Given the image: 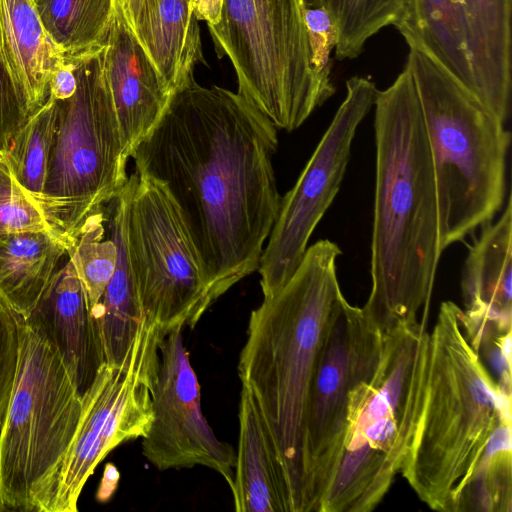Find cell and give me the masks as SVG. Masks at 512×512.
I'll list each match as a JSON object with an SVG mask.
<instances>
[{"label":"cell","instance_id":"cell-1","mask_svg":"<svg viewBox=\"0 0 512 512\" xmlns=\"http://www.w3.org/2000/svg\"><path fill=\"white\" fill-rule=\"evenodd\" d=\"M275 125L246 98L191 76L132 154L180 209L214 302L258 270L277 219Z\"/></svg>","mask_w":512,"mask_h":512},{"label":"cell","instance_id":"cell-23","mask_svg":"<svg viewBox=\"0 0 512 512\" xmlns=\"http://www.w3.org/2000/svg\"><path fill=\"white\" fill-rule=\"evenodd\" d=\"M69 248L50 231L0 235V295L21 318L30 315Z\"/></svg>","mask_w":512,"mask_h":512},{"label":"cell","instance_id":"cell-20","mask_svg":"<svg viewBox=\"0 0 512 512\" xmlns=\"http://www.w3.org/2000/svg\"><path fill=\"white\" fill-rule=\"evenodd\" d=\"M238 445L230 487L237 512H290L285 477L251 394L241 388Z\"/></svg>","mask_w":512,"mask_h":512},{"label":"cell","instance_id":"cell-17","mask_svg":"<svg viewBox=\"0 0 512 512\" xmlns=\"http://www.w3.org/2000/svg\"><path fill=\"white\" fill-rule=\"evenodd\" d=\"M29 316L43 327L82 396L106 359L98 319L70 258L56 270Z\"/></svg>","mask_w":512,"mask_h":512},{"label":"cell","instance_id":"cell-7","mask_svg":"<svg viewBox=\"0 0 512 512\" xmlns=\"http://www.w3.org/2000/svg\"><path fill=\"white\" fill-rule=\"evenodd\" d=\"M81 412L82 396L43 327L21 318L18 366L0 425V503L6 511L52 512Z\"/></svg>","mask_w":512,"mask_h":512},{"label":"cell","instance_id":"cell-25","mask_svg":"<svg viewBox=\"0 0 512 512\" xmlns=\"http://www.w3.org/2000/svg\"><path fill=\"white\" fill-rule=\"evenodd\" d=\"M39 17L66 58L102 50L109 36L115 0H34Z\"/></svg>","mask_w":512,"mask_h":512},{"label":"cell","instance_id":"cell-21","mask_svg":"<svg viewBox=\"0 0 512 512\" xmlns=\"http://www.w3.org/2000/svg\"><path fill=\"white\" fill-rule=\"evenodd\" d=\"M132 180L128 181L108 206L110 237L117 246V264L98 305L93 310L98 319L106 364L122 365L134 348L146 319L139 300L126 245V220Z\"/></svg>","mask_w":512,"mask_h":512},{"label":"cell","instance_id":"cell-22","mask_svg":"<svg viewBox=\"0 0 512 512\" xmlns=\"http://www.w3.org/2000/svg\"><path fill=\"white\" fill-rule=\"evenodd\" d=\"M193 0H143L133 32L172 93L206 63Z\"/></svg>","mask_w":512,"mask_h":512},{"label":"cell","instance_id":"cell-11","mask_svg":"<svg viewBox=\"0 0 512 512\" xmlns=\"http://www.w3.org/2000/svg\"><path fill=\"white\" fill-rule=\"evenodd\" d=\"M163 334L146 320L128 359L105 364L82 395V412L61 468L52 512H76L97 465L118 445L146 436L153 421L152 392Z\"/></svg>","mask_w":512,"mask_h":512},{"label":"cell","instance_id":"cell-33","mask_svg":"<svg viewBox=\"0 0 512 512\" xmlns=\"http://www.w3.org/2000/svg\"><path fill=\"white\" fill-rule=\"evenodd\" d=\"M26 120V113L0 64V152L7 149Z\"/></svg>","mask_w":512,"mask_h":512},{"label":"cell","instance_id":"cell-26","mask_svg":"<svg viewBox=\"0 0 512 512\" xmlns=\"http://www.w3.org/2000/svg\"><path fill=\"white\" fill-rule=\"evenodd\" d=\"M56 125L57 103L49 95L2 152L16 181L37 204L45 189Z\"/></svg>","mask_w":512,"mask_h":512},{"label":"cell","instance_id":"cell-2","mask_svg":"<svg viewBox=\"0 0 512 512\" xmlns=\"http://www.w3.org/2000/svg\"><path fill=\"white\" fill-rule=\"evenodd\" d=\"M376 168L371 291L362 310L385 331L427 320L438 263L439 217L429 141L405 66L374 102Z\"/></svg>","mask_w":512,"mask_h":512},{"label":"cell","instance_id":"cell-18","mask_svg":"<svg viewBox=\"0 0 512 512\" xmlns=\"http://www.w3.org/2000/svg\"><path fill=\"white\" fill-rule=\"evenodd\" d=\"M0 64L30 117L48 99L50 81L65 64L34 0H0Z\"/></svg>","mask_w":512,"mask_h":512},{"label":"cell","instance_id":"cell-27","mask_svg":"<svg viewBox=\"0 0 512 512\" xmlns=\"http://www.w3.org/2000/svg\"><path fill=\"white\" fill-rule=\"evenodd\" d=\"M511 434L509 421H502L492 432L477 467L460 495L457 512H511Z\"/></svg>","mask_w":512,"mask_h":512},{"label":"cell","instance_id":"cell-24","mask_svg":"<svg viewBox=\"0 0 512 512\" xmlns=\"http://www.w3.org/2000/svg\"><path fill=\"white\" fill-rule=\"evenodd\" d=\"M395 27L409 47L425 52L475 95L462 0H407Z\"/></svg>","mask_w":512,"mask_h":512},{"label":"cell","instance_id":"cell-14","mask_svg":"<svg viewBox=\"0 0 512 512\" xmlns=\"http://www.w3.org/2000/svg\"><path fill=\"white\" fill-rule=\"evenodd\" d=\"M182 327L159 344V364L152 392L154 417L142 438V454L158 470L207 467L219 473L229 488L236 451L220 441L206 421L200 386L183 342Z\"/></svg>","mask_w":512,"mask_h":512},{"label":"cell","instance_id":"cell-30","mask_svg":"<svg viewBox=\"0 0 512 512\" xmlns=\"http://www.w3.org/2000/svg\"><path fill=\"white\" fill-rule=\"evenodd\" d=\"M21 231L55 233L42 209L16 181L0 152V235Z\"/></svg>","mask_w":512,"mask_h":512},{"label":"cell","instance_id":"cell-29","mask_svg":"<svg viewBox=\"0 0 512 512\" xmlns=\"http://www.w3.org/2000/svg\"><path fill=\"white\" fill-rule=\"evenodd\" d=\"M104 212L88 218L77 243L68 254L84 286L92 310L98 305L117 264V246L110 237L104 239Z\"/></svg>","mask_w":512,"mask_h":512},{"label":"cell","instance_id":"cell-12","mask_svg":"<svg viewBox=\"0 0 512 512\" xmlns=\"http://www.w3.org/2000/svg\"><path fill=\"white\" fill-rule=\"evenodd\" d=\"M378 89L364 77L346 82V95L295 185L281 200L258 272L263 296L280 289L300 264L317 224L336 197L356 131Z\"/></svg>","mask_w":512,"mask_h":512},{"label":"cell","instance_id":"cell-34","mask_svg":"<svg viewBox=\"0 0 512 512\" xmlns=\"http://www.w3.org/2000/svg\"><path fill=\"white\" fill-rule=\"evenodd\" d=\"M77 87L75 63L65 57V64L53 75L49 85V95L56 100L71 97Z\"/></svg>","mask_w":512,"mask_h":512},{"label":"cell","instance_id":"cell-6","mask_svg":"<svg viewBox=\"0 0 512 512\" xmlns=\"http://www.w3.org/2000/svg\"><path fill=\"white\" fill-rule=\"evenodd\" d=\"M405 66L416 86L429 141L443 253L501 209L510 133L422 50L410 46Z\"/></svg>","mask_w":512,"mask_h":512},{"label":"cell","instance_id":"cell-32","mask_svg":"<svg viewBox=\"0 0 512 512\" xmlns=\"http://www.w3.org/2000/svg\"><path fill=\"white\" fill-rule=\"evenodd\" d=\"M20 320L0 295V425L5 415L18 366Z\"/></svg>","mask_w":512,"mask_h":512},{"label":"cell","instance_id":"cell-4","mask_svg":"<svg viewBox=\"0 0 512 512\" xmlns=\"http://www.w3.org/2000/svg\"><path fill=\"white\" fill-rule=\"evenodd\" d=\"M461 312L451 301L440 306L429 338L424 409L400 471L421 501L443 512L457 511L490 435L511 422V395L469 343Z\"/></svg>","mask_w":512,"mask_h":512},{"label":"cell","instance_id":"cell-10","mask_svg":"<svg viewBox=\"0 0 512 512\" xmlns=\"http://www.w3.org/2000/svg\"><path fill=\"white\" fill-rule=\"evenodd\" d=\"M130 177L126 245L145 319L163 337L178 327L193 328L214 300L191 235L164 183Z\"/></svg>","mask_w":512,"mask_h":512},{"label":"cell","instance_id":"cell-16","mask_svg":"<svg viewBox=\"0 0 512 512\" xmlns=\"http://www.w3.org/2000/svg\"><path fill=\"white\" fill-rule=\"evenodd\" d=\"M512 204L494 224H486L469 248L461 289L466 310L461 323L470 344L477 349L492 335L511 333Z\"/></svg>","mask_w":512,"mask_h":512},{"label":"cell","instance_id":"cell-19","mask_svg":"<svg viewBox=\"0 0 512 512\" xmlns=\"http://www.w3.org/2000/svg\"><path fill=\"white\" fill-rule=\"evenodd\" d=\"M476 97L505 122L511 92L512 0H462Z\"/></svg>","mask_w":512,"mask_h":512},{"label":"cell","instance_id":"cell-5","mask_svg":"<svg viewBox=\"0 0 512 512\" xmlns=\"http://www.w3.org/2000/svg\"><path fill=\"white\" fill-rule=\"evenodd\" d=\"M429 338L419 321L382 331L351 389L340 459L319 512H369L389 491L423 413Z\"/></svg>","mask_w":512,"mask_h":512},{"label":"cell","instance_id":"cell-13","mask_svg":"<svg viewBox=\"0 0 512 512\" xmlns=\"http://www.w3.org/2000/svg\"><path fill=\"white\" fill-rule=\"evenodd\" d=\"M381 342L382 331L368 320L362 308L345 300L322 347L307 402L305 444L310 512H319L336 471L351 389L363 363Z\"/></svg>","mask_w":512,"mask_h":512},{"label":"cell","instance_id":"cell-28","mask_svg":"<svg viewBox=\"0 0 512 512\" xmlns=\"http://www.w3.org/2000/svg\"><path fill=\"white\" fill-rule=\"evenodd\" d=\"M336 30L338 60L358 57L365 43L382 28L396 25L404 16L407 0H315Z\"/></svg>","mask_w":512,"mask_h":512},{"label":"cell","instance_id":"cell-15","mask_svg":"<svg viewBox=\"0 0 512 512\" xmlns=\"http://www.w3.org/2000/svg\"><path fill=\"white\" fill-rule=\"evenodd\" d=\"M102 64L129 158L158 124L173 93L116 1L107 43L102 49Z\"/></svg>","mask_w":512,"mask_h":512},{"label":"cell","instance_id":"cell-37","mask_svg":"<svg viewBox=\"0 0 512 512\" xmlns=\"http://www.w3.org/2000/svg\"><path fill=\"white\" fill-rule=\"evenodd\" d=\"M0 511H6L5 507L0 503Z\"/></svg>","mask_w":512,"mask_h":512},{"label":"cell","instance_id":"cell-35","mask_svg":"<svg viewBox=\"0 0 512 512\" xmlns=\"http://www.w3.org/2000/svg\"><path fill=\"white\" fill-rule=\"evenodd\" d=\"M223 0H193V11L198 21L216 25L220 20Z\"/></svg>","mask_w":512,"mask_h":512},{"label":"cell","instance_id":"cell-8","mask_svg":"<svg viewBox=\"0 0 512 512\" xmlns=\"http://www.w3.org/2000/svg\"><path fill=\"white\" fill-rule=\"evenodd\" d=\"M70 59L77 87L71 97L56 100V136L38 200L50 226L68 245V254L86 220L104 212L128 181V156L103 71L102 50Z\"/></svg>","mask_w":512,"mask_h":512},{"label":"cell","instance_id":"cell-31","mask_svg":"<svg viewBox=\"0 0 512 512\" xmlns=\"http://www.w3.org/2000/svg\"><path fill=\"white\" fill-rule=\"evenodd\" d=\"M303 3L311 66L323 92L330 98L335 92L330 74L331 52L337 43L336 30L329 15L315 0H303Z\"/></svg>","mask_w":512,"mask_h":512},{"label":"cell","instance_id":"cell-9","mask_svg":"<svg viewBox=\"0 0 512 512\" xmlns=\"http://www.w3.org/2000/svg\"><path fill=\"white\" fill-rule=\"evenodd\" d=\"M208 29L218 58L232 63L238 93L277 129L296 130L329 99L311 66L303 0H223Z\"/></svg>","mask_w":512,"mask_h":512},{"label":"cell","instance_id":"cell-3","mask_svg":"<svg viewBox=\"0 0 512 512\" xmlns=\"http://www.w3.org/2000/svg\"><path fill=\"white\" fill-rule=\"evenodd\" d=\"M339 246L307 248L290 279L251 311L238 375L271 436L290 512H310L305 418L316 365L344 297L336 272Z\"/></svg>","mask_w":512,"mask_h":512},{"label":"cell","instance_id":"cell-36","mask_svg":"<svg viewBox=\"0 0 512 512\" xmlns=\"http://www.w3.org/2000/svg\"><path fill=\"white\" fill-rule=\"evenodd\" d=\"M122 9L124 17L133 30L143 0H115Z\"/></svg>","mask_w":512,"mask_h":512}]
</instances>
